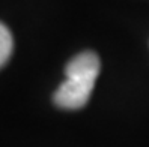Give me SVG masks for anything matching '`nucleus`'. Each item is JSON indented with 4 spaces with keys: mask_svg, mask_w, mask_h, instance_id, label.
I'll return each mask as SVG.
<instances>
[{
    "mask_svg": "<svg viewBox=\"0 0 149 147\" xmlns=\"http://www.w3.org/2000/svg\"><path fill=\"white\" fill-rule=\"evenodd\" d=\"M14 50V41L9 29L3 23H0V68L5 66L9 60Z\"/></svg>",
    "mask_w": 149,
    "mask_h": 147,
    "instance_id": "3",
    "label": "nucleus"
},
{
    "mask_svg": "<svg viewBox=\"0 0 149 147\" xmlns=\"http://www.w3.org/2000/svg\"><path fill=\"white\" fill-rule=\"evenodd\" d=\"M92 78H66L54 92L53 101L59 108L78 110L84 107L95 87Z\"/></svg>",
    "mask_w": 149,
    "mask_h": 147,
    "instance_id": "1",
    "label": "nucleus"
},
{
    "mask_svg": "<svg viewBox=\"0 0 149 147\" xmlns=\"http://www.w3.org/2000/svg\"><path fill=\"white\" fill-rule=\"evenodd\" d=\"M100 57L93 51H83L69 60L65 68L66 78H92L96 80L100 75Z\"/></svg>",
    "mask_w": 149,
    "mask_h": 147,
    "instance_id": "2",
    "label": "nucleus"
}]
</instances>
